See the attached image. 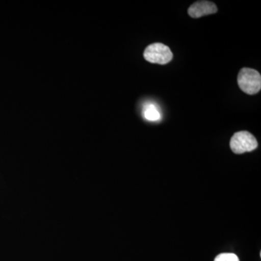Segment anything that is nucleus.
Masks as SVG:
<instances>
[{
	"instance_id": "f257e3e1",
	"label": "nucleus",
	"mask_w": 261,
	"mask_h": 261,
	"mask_svg": "<svg viewBox=\"0 0 261 261\" xmlns=\"http://www.w3.org/2000/svg\"><path fill=\"white\" fill-rule=\"evenodd\" d=\"M239 87L243 92L250 95L258 93L261 89V75L256 70L243 68L238 77Z\"/></svg>"
},
{
	"instance_id": "f03ea898",
	"label": "nucleus",
	"mask_w": 261,
	"mask_h": 261,
	"mask_svg": "<svg viewBox=\"0 0 261 261\" xmlns=\"http://www.w3.org/2000/svg\"><path fill=\"white\" fill-rule=\"evenodd\" d=\"M258 146L257 141L250 132L246 130L237 132L230 141V147L235 154L252 152Z\"/></svg>"
},
{
	"instance_id": "7ed1b4c3",
	"label": "nucleus",
	"mask_w": 261,
	"mask_h": 261,
	"mask_svg": "<svg viewBox=\"0 0 261 261\" xmlns=\"http://www.w3.org/2000/svg\"><path fill=\"white\" fill-rule=\"evenodd\" d=\"M173 57L170 48L162 43L149 44L144 51V58L146 61L160 65L167 64L172 61Z\"/></svg>"
},
{
	"instance_id": "20e7f679",
	"label": "nucleus",
	"mask_w": 261,
	"mask_h": 261,
	"mask_svg": "<svg viewBox=\"0 0 261 261\" xmlns=\"http://www.w3.org/2000/svg\"><path fill=\"white\" fill-rule=\"evenodd\" d=\"M218 8L210 1H197L189 8L188 14L193 18H198L205 15L217 13Z\"/></svg>"
},
{
	"instance_id": "39448f33",
	"label": "nucleus",
	"mask_w": 261,
	"mask_h": 261,
	"mask_svg": "<svg viewBox=\"0 0 261 261\" xmlns=\"http://www.w3.org/2000/svg\"><path fill=\"white\" fill-rule=\"evenodd\" d=\"M143 116L149 121H157L161 118L159 108L152 103H147L144 106Z\"/></svg>"
},
{
	"instance_id": "423d86ee",
	"label": "nucleus",
	"mask_w": 261,
	"mask_h": 261,
	"mask_svg": "<svg viewBox=\"0 0 261 261\" xmlns=\"http://www.w3.org/2000/svg\"><path fill=\"white\" fill-rule=\"evenodd\" d=\"M214 261H240V259L233 253H221L216 256Z\"/></svg>"
}]
</instances>
